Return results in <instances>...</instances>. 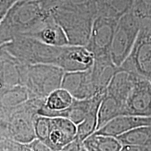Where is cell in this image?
<instances>
[{"instance_id":"f1b7e54d","label":"cell","mask_w":151,"mask_h":151,"mask_svg":"<svg viewBox=\"0 0 151 151\" xmlns=\"http://www.w3.org/2000/svg\"><path fill=\"white\" fill-rule=\"evenodd\" d=\"M83 148L82 142L77 139L76 137L73 141L69 142L62 148L61 151H81Z\"/></svg>"},{"instance_id":"cb8c5ba5","label":"cell","mask_w":151,"mask_h":151,"mask_svg":"<svg viewBox=\"0 0 151 151\" xmlns=\"http://www.w3.org/2000/svg\"><path fill=\"white\" fill-rule=\"evenodd\" d=\"M100 102L101 101L94 104L84 120L76 125V138L82 143L85 139L96 132L97 125V112Z\"/></svg>"},{"instance_id":"f546056e","label":"cell","mask_w":151,"mask_h":151,"mask_svg":"<svg viewBox=\"0 0 151 151\" xmlns=\"http://www.w3.org/2000/svg\"><path fill=\"white\" fill-rule=\"evenodd\" d=\"M120 151H151V149L146 146H122Z\"/></svg>"},{"instance_id":"ffe728a7","label":"cell","mask_w":151,"mask_h":151,"mask_svg":"<svg viewBox=\"0 0 151 151\" xmlns=\"http://www.w3.org/2000/svg\"><path fill=\"white\" fill-rule=\"evenodd\" d=\"M123 116V106L118 101L107 93L100 102L97 112V129H99L116 117Z\"/></svg>"},{"instance_id":"8992f818","label":"cell","mask_w":151,"mask_h":151,"mask_svg":"<svg viewBox=\"0 0 151 151\" xmlns=\"http://www.w3.org/2000/svg\"><path fill=\"white\" fill-rule=\"evenodd\" d=\"M141 20L130 12L119 19L110 48V57L117 67L129 55L139 35Z\"/></svg>"},{"instance_id":"4dcf8cb0","label":"cell","mask_w":151,"mask_h":151,"mask_svg":"<svg viewBox=\"0 0 151 151\" xmlns=\"http://www.w3.org/2000/svg\"><path fill=\"white\" fill-rule=\"evenodd\" d=\"M4 140H6V139H4V138L3 137L2 134H1V133L0 132V148H1V147H2V143Z\"/></svg>"},{"instance_id":"9a60e30c","label":"cell","mask_w":151,"mask_h":151,"mask_svg":"<svg viewBox=\"0 0 151 151\" xmlns=\"http://www.w3.org/2000/svg\"><path fill=\"white\" fill-rule=\"evenodd\" d=\"M150 125L151 117L123 115L113 118L95 132L116 138L135 128Z\"/></svg>"},{"instance_id":"ac0fdd59","label":"cell","mask_w":151,"mask_h":151,"mask_svg":"<svg viewBox=\"0 0 151 151\" xmlns=\"http://www.w3.org/2000/svg\"><path fill=\"white\" fill-rule=\"evenodd\" d=\"M134 0H92L91 5L96 17L118 20L132 12Z\"/></svg>"},{"instance_id":"603a6c76","label":"cell","mask_w":151,"mask_h":151,"mask_svg":"<svg viewBox=\"0 0 151 151\" xmlns=\"http://www.w3.org/2000/svg\"><path fill=\"white\" fill-rule=\"evenodd\" d=\"M116 139L122 146H148L151 141V127H140L118 136Z\"/></svg>"},{"instance_id":"e0dca14e","label":"cell","mask_w":151,"mask_h":151,"mask_svg":"<svg viewBox=\"0 0 151 151\" xmlns=\"http://www.w3.org/2000/svg\"><path fill=\"white\" fill-rule=\"evenodd\" d=\"M139 76L133 72L118 69L109 84L106 93L114 97L122 106Z\"/></svg>"},{"instance_id":"7a4b0ae2","label":"cell","mask_w":151,"mask_h":151,"mask_svg":"<svg viewBox=\"0 0 151 151\" xmlns=\"http://www.w3.org/2000/svg\"><path fill=\"white\" fill-rule=\"evenodd\" d=\"M1 46L23 63L44 64L57 67L63 49V46H50L25 36L17 37Z\"/></svg>"},{"instance_id":"7402d4cb","label":"cell","mask_w":151,"mask_h":151,"mask_svg":"<svg viewBox=\"0 0 151 151\" xmlns=\"http://www.w3.org/2000/svg\"><path fill=\"white\" fill-rule=\"evenodd\" d=\"M39 1L43 10L49 14L52 10L91 11L94 13L91 0H39Z\"/></svg>"},{"instance_id":"4316f807","label":"cell","mask_w":151,"mask_h":151,"mask_svg":"<svg viewBox=\"0 0 151 151\" xmlns=\"http://www.w3.org/2000/svg\"><path fill=\"white\" fill-rule=\"evenodd\" d=\"M18 0H0V20H2L8 11Z\"/></svg>"},{"instance_id":"7c38bea8","label":"cell","mask_w":151,"mask_h":151,"mask_svg":"<svg viewBox=\"0 0 151 151\" xmlns=\"http://www.w3.org/2000/svg\"><path fill=\"white\" fill-rule=\"evenodd\" d=\"M73 101L72 96L67 90L58 88L45 98L38 115L49 118H66L67 109L72 104Z\"/></svg>"},{"instance_id":"52a82bcc","label":"cell","mask_w":151,"mask_h":151,"mask_svg":"<svg viewBox=\"0 0 151 151\" xmlns=\"http://www.w3.org/2000/svg\"><path fill=\"white\" fill-rule=\"evenodd\" d=\"M118 20L96 17L94 19L91 34L86 48L94 58L110 55V48Z\"/></svg>"},{"instance_id":"484cf974","label":"cell","mask_w":151,"mask_h":151,"mask_svg":"<svg viewBox=\"0 0 151 151\" xmlns=\"http://www.w3.org/2000/svg\"><path fill=\"white\" fill-rule=\"evenodd\" d=\"M2 147L6 151H34L26 144H22L11 140H4Z\"/></svg>"},{"instance_id":"ba28073f","label":"cell","mask_w":151,"mask_h":151,"mask_svg":"<svg viewBox=\"0 0 151 151\" xmlns=\"http://www.w3.org/2000/svg\"><path fill=\"white\" fill-rule=\"evenodd\" d=\"M123 115L151 117V83L139 76L124 102Z\"/></svg>"},{"instance_id":"8fae6325","label":"cell","mask_w":151,"mask_h":151,"mask_svg":"<svg viewBox=\"0 0 151 151\" xmlns=\"http://www.w3.org/2000/svg\"><path fill=\"white\" fill-rule=\"evenodd\" d=\"M94 55L85 46H65L58 67L65 72L86 71L93 65Z\"/></svg>"},{"instance_id":"3957f363","label":"cell","mask_w":151,"mask_h":151,"mask_svg":"<svg viewBox=\"0 0 151 151\" xmlns=\"http://www.w3.org/2000/svg\"><path fill=\"white\" fill-rule=\"evenodd\" d=\"M64 73L61 68L55 65L25 64L22 69L21 86L27 88L30 99H45L61 88Z\"/></svg>"},{"instance_id":"2e32d148","label":"cell","mask_w":151,"mask_h":151,"mask_svg":"<svg viewBox=\"0 0 151 151\" xmlns=\"http://www.w3.org/2000/svg\"><path fill=\"white\" fill-rule=\"evenodd\" d=\"M118 68L113 64L110 55L94 58L91 69L92 81L98 94L106 92L107 88Z\"/></svg>"},{"instance_id":"44dd1931","label":"cell","mask_w":151,"mask_h":151,"mask_svg":"<svg viewBox=\"0 0 151 151\" xmlns=\"http://www.w3.org/2000/svg\"><path fill=\"white\" fill-rule=\"evenodd\" d=\"M82 144L88 151H120L122 146L116 137L96 132L85 139Z\"/></svg>"},{"instance_id":"d6986e66","label":"cell","mask_w":151,"mask_h":151,"mask_svg":"<svg viewBox=\"0 0 151 151\" xmlns=\"http://www.w3.org/2000/svg\"><path fill=\"white\" fill-rule=\"evenodd\" d=\"M28 37L50 46H65L69 45L63 29L55 22L51 14L40 27Z\"/></svg>"},{"instance_id":"83f0119b","label":"cell","mask_w":151,"mask_h":151,"mask_svg":"<svg viewBox=\"0 0 151 151\" xmlns=\"http://www.w3.org/2000/svg\"><path fill=\"white\" fill-rule=\"evenodd\" d=\"M26 145L34 151H53L47 146L45 143H43L42 141L37 139Z\"/></svg>"},{"instance_id":"d4e9b609","label":"cell","mask_w":151,"mask_h":151,"mask_svg":"<svg viewBox=\"0 0 151 151\" xmlns=\"http://www.w3.org/2000/svg\"><path fill=\"white\" fill-rule=\"evenodd\" d=\"M132 12L140 20L151 21V0H134Z\"/></svg>"},{"instance_id":"5b68a950","label":"cell","mask_w":151,"mask_h":151,"mask_svg":"<svg viewBox=\"0 0 151 151\" xmlns=\"http://www.w3.org/2000/svg\"><path fill=\"white\" fill-rule=\"evenodd\" d=\"M119 69L133 72L151 83V21L141 20V28L129 55Z\"/></svg>"},{"instance_id":"9c48e42d","label":"cell","mask_w":151,"mask_h":151,"mask_svg":"<svg viewBox=\"0 0 151 151\" xmlns=\"http://www.w3.org/2000/svg\"><path fill=\"white\" fill-rule=\"evenodd\" d=\"M76 137V125L69 119L49 118L46 136L42 142L52 150H60Z\"/></svg>"},{"instance_id":"1f68e13d","label":"cell","mask_w":151,"mask_h":151,"mask_svg":"<svg viewBox=\"0 0 151 151\" xmlns=\"http://www.w3.org/2000/svg\"><path fill=\"white\" fill-rule=\"evenodd\" d=\"M81 151H88V150H86V149H85V148H83H83H82V149H81Z\"/></svg>"},{"instance_id":"4fadbf2b","label":"cell","mask_w":151,"mask_h":151,"mask_svg":"<svg viewBox=\"0 0 151 151\" xmlns=\"http://www.w3.org/2000/svg\"><path fill=\"white\" fill-rule=\"evenodd\" d=\"M29 99V92L23 86L16 85L0 88V123L4 122L15 109Z\"/></svg>"},{"instance_id":"6da1fadb","label":"cell","mask_w":151,"mask_h":151,"mask_svg":"<svg viewBox=\"0 0 151 151\" xmlns=\"http://www.w3.org/2000/svg\"><path fill=\"white\" fill-rule=\"evenodd\" d=\"M44 99H29L15 109L4 122L0 123V132L4 139L28 144L37 139L35 120Z\"/></svg>"},{"instance_id":"30bf717a","label":"cell","mask_w":151,"mask_h":151,"mask_svg":"<svg viewBox=\"0 0 151 151\" xmlns=\"http://www.w3.org/2000/svg\"><path fill=\"white\" fill-rule=\"evenodd\" d=\"M91 68V67H90ZM65 72L61 88L69 92L75 99H88L97 95L92 81L91 69Z\"/></svg>"},{"instance_id":"277c9868","label":"cell","mask_w":151,"mask_h":151,"mask_svg":"<svg viewBox=\"0 0 151 151\" xmlns=\"http://www.w3.org/2000/svg\"><path fill=\"white\" fill-rule=\"evenodd\" d=\"M50 14L63 29L69 46H86L95 18L92 11L52 10Z\"/></svg>"},{"instance_id":"5bb4252c","label":"cell","mask_w":151,"mask_h":151,"mask_svg":"<svg viewBox=\"0 0 151 151\" xmlns=\"http://www.w3.org/2000/svg\"><path fill=\"white\" fill-rule=\"evenodd\" d=\"M25 63L11 55L2 46H0V88L21 86L22 69Z\"/></svg>"}]
</instances>
